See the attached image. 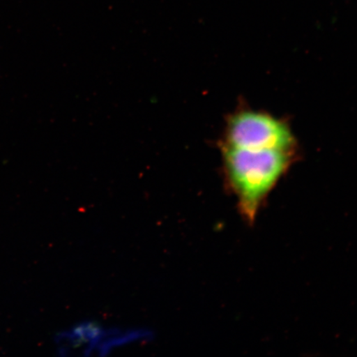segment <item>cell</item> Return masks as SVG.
Segmentation results:
<instances>
[{
  "label": "cell",
  "mask_w": 357,
  "mask_h": 357,
  "mask_svg": "<svg viewBox=\"0 0 357 357\" xmlns=\"http://www.w3.org/2000/svg\"><path fill=\"white\" fill-rule=\"evenodd\" d=\"M297 151L238 149L222 145L227 185L250 225L279 181L291 167Z\"/></svg>",
  "instance_id": "obj_1"
},
{
  "label": "cell",
  "mask_w": 357,
  "mask_h": 357,
  "mask_svg": "<svg viewBox=\"0 0 357 357\" xmlns=\"http://www.w3.org/2000/svg\"><path fill=\"white\" fill-rule=\"evenodd\" d=\"M222 145L248 149H297L296 137L284 120L254 110H242L231 116Z\"/></svg>",
  "instance_id": "obj_2"
}]
</instances>
